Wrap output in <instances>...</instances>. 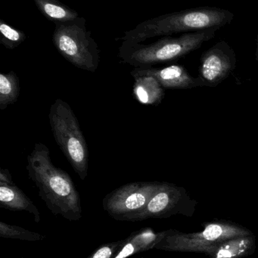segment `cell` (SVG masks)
Segmentation results:
<instances>
[{"label":"cell","mask_w":258,"mask_h":258,"mask_svg":"<svg viewBox=\"0 0 258 258\" xmlns=\"http://www.w3.org/2000/svg\"><path fill=\"white\" fill-rule=\"evenodd\" d=\"M201 231L185 233L168 230L167 236L158 244L156 249L174 252L205 253L219 242L238 236H249L253 233L236 223L215 221L202 224Z\"/></svg>","instance_id":"cell-6"},{"label":"cell","mask_w":258,"mask_h":258,"mask_svg":"<svg viewBox=\"0 0 258 258\" xmlns=\"http://www.w3.org/2000/svg\"><path fill=\"white\" fill-rule=\"evenodd\" d=\"M220 29L192 32L179 37L166 36L148 45L123 41L119 56L123 62L135 68H151L177 60L198 49L203 43L213 39Z\"/></svg>","instance_id":"cell-3"},{"label":"cell","mask_w":258,"mask_h":258,"mask_svg":"<svg viewBox=\"0 0 258 258\" xmlns=\"http://www.w3.org/2000/svg\"><path fill=\"white\" fill-rule=\"evenodd\" d=\"M126 239L108 242L97 248L87 258H114L125 244Z\"/></svg>","instance_id":"cell-19"},{"label":"cell","mask_w":258,"mask_h":258,"mask_svg":"<svg viewBox=\"0 0 258 258\" xmlns=\"http://www.w3.org/2000/svg\"><path fill=\"white\" fill-rule=\"evenodd\" d=\"M0 42L8 49L19 46L26 39L24 32L17 30L3 21H0Z\"/></svg>","instance_id":"cell-18"},{"label":"cell","mask_w":258,"mask_h":258,"mask_svg":"<svg viewBox=\"0 0 258 258\" xmlns=\"http://www.w3.org/2000/svg\"><path fill=\"white\" fill-rule=\"evenodd\" d=\"M20 95V83L14 71L0 74V110H4L15 104Z\"/></svg>","instance_id":"cell-16"},{"label":"cell","mask_w":258,"mask_h":258,"mask_svg":"<svg viewBox=\"0 0 258 258\" xmlns=\"http://www.w3.org/2000/svg\"><path fill=\"white\" fill-rule=\"evenodd\" d=\"M162 182H133L117 188L102 200L105 212L113 219L128 221L143 210Z\"/></svg>","instance_id":"cell-7"},{"label":"cell","mask_w":258,"mask_h":258,"mask_svg":"<svg viewBox=\"0 0 258 258\" xmlns=\"http://www.w3.org/2000/svg\"><path fill=\"white\" fill-rule=\"evenodd\" d=\"M256 249L254 234L231 238L213 245L204 254L209 258H243L251 255Z\"/></svg>","instance_id":"cell-12"},{"label":"cell","mask_w":258,"mask_h":258,"mask_svg":"<svg viewBox=\"0 0 258 258\" xmlns=\"http://www.w3.org/2000/svg\"><path fill=\"white\" fill-rule=\"evenodd\" d=\"M168 231L156 232L152 228L145 227L133 232L126 239L125 244L114 258L130 257L152 249L167 236Z\"/></svg>","instance_id":"cell-11"},{"label":"cell","mask_w":258,"mask_h":258,"mask_svg":"<svg viewBox=\"0 0 258 258\" xmlns=\"http://www.w3.org/2000/svg\"><path fill=\"white\" fill-rule=\"evenodd\" d=\"M197 202L192 200L185 188L174 183L162 182L143 210L129 219L130 222L145 221L150 218H167L176 215L192 216Z\"/></svg>","instance_id":"cell-8"},{"label":"cell","mask_w":258,"mask_h":258,"mask_svg":"<svg viewBox=\"0 0 258 258\" xmlns=\"http://www.w3.org/2000/svg\"><path fill=\"white\" fill-rule=\"evenodd\" d=\"M236 66L234 50L226 41H219L201 55L198 77L206 87H216L229 77Z\"/></svg>","instance_id":"cell-9"},{"label":"cell","mask_w":258,"mask_h":258,"mask_svg":"<svg viewBox=\"0 0 258 258\" xmlns=\"http://www.w3.org/2000/svg\"><path fill=\"white\" fill-rule=\"evenodd\" d=\"M56 142L82 180L88 175L87 144L72 109L63 100H56L48 113Z\"/></svg>","instance_id":"cell-4"},{"label":"cell","mask_w":258,"mask_h":258,"mask_svg":"<svg viewBox=\"0 0 258 258\" xmlns=\"http://www.w3.org/2000/svg\"><path fill=\"white\" fill-rule=\"evenodd\" d=\"M28 177L39 189V196L54 215L69 221L82 218L81 200L69 174L53 165L48 147L36 143L27 156Z\"/></svg>","instance_id":"cell-1"},{"label":"cell","mask_w":258,"mask_h":258,"mask_svg":"<svg viewBox=\"0 0 258 258\" xmlns=\"http://www.w3.org/2000/svg\"><path fill=\"white\" fill-rule=\"evenodd\" d=\"M136 75H149L157 79L164 89H190L206 87L205 83L199 77H192L187 70L181 65H171L163 68H135L130 72Z\"/></svg>","instance_id":"cell-10"},{"label":"cell","mask_w":258,"mask_h":258,"mask_svg":"<svg viewBox=\"0 0 258 258\" xmlns=\"http://www.w3.org/2000/svg\"><path fill=\"white\" fill-rule=\"evenodd\" d=\"M0 183H7V184L14 183L9 170L4 169V168L0 169Z\"/></svg>","instance_id":"cell-20"},{"label":"cell","mask_w":258,"mask_h":258,"mask_svg":"<svg viewBox=\"0 0 258 258\" xmlns=\"http://www.w3.org/2000/svg\"><path fill=\"white\" fill-rule=\"evenodd\" d=\"M0 206L10 211H24L32 214L36 223L40 222L39 209L15 183H0Z\"/></svg>","instance_id":"cell-13"},{"label":"cell","mask_w":258,"mask_h":258,"mask_svg":"<svg viewBox=\"0 0 258 258\" xmlns=\"http://www.w3.org/2000/svg\"><path fill=\"white\" fill-rule=\"evenodd\" d=\"M234 14L216 7L186 9L151 18L138 24L133 30L126 31L123 41L141 43L151 38L171 36L183 32L201 31L221 28L230 24Z\"/></svg>","instance_id":"cell-2"},{"label":"cell","mask_w":258,"mask_h":258,"mask_svg":"<svg viewBox=\"0 0 258 258\" xmlns=\"http://www.w3.org/2000/svg\"><path fill=\"white\" fill-rule=\"evenodd\" d=\"M41 13L47 19L58 23L74 21L79 14L59 0H33Z\"/></svg>","instance_id":"cell-15"},{"label":"cell","mask_w":258,"mask_h":258,"mask_svg":"<svg viewBox=\"0 0 258 258\" xmlns=\"http://www.w3.org/2000/svg\"><path fill=\"white\" fill-rule=\"evenodd\" d=\"M133 95L141 104L158 106L165 98V89L157 79L149 75L133 76Z\"/></svg>","instance_id":"cell-14"},{"label":"cell","mask_w":258,"mask_h":258,"mask_svg":"<svg viewBox=\"0 0 258 258\" xmlns=\"http://www.w3.org/2000/svg\"><path fill=\"white\" fill-rule=\"evenodd\" d=\"M53 42L65 60L79 69L94 73L99 64V49L86 28V20L56 24Z\"/></svg>","instance_id":"cell-5"},{"label":"cell","mask_w":258,"mask_h":258,"mask_svg":"<svg viewBox=\"0 0 258 258\" xmlns=\"http://www.w3.org/2000/svg\"><path fill=\"white\" fill-rule=\"evenodd\" d=\"M0 237L28 242H39L45 239L44 235L30 231L18 226L11 225L3 221H0Z\"/></svg>","instance_id":"cell-17"},{"label":"cell","mask_w":258,"mask_h":258,"mask_svg":"<svg viewBox=\"0 0 258 258\" xmlns=\"http://www.w3.org/2000/svg\"><path fill=\"white\" fill-rule=\"evenodd\" d=\"M255 56H256V60H257V61L258 63V36H257V48H256Z\"/></svg>","instance_id":"cell-21"}]
</instances>
